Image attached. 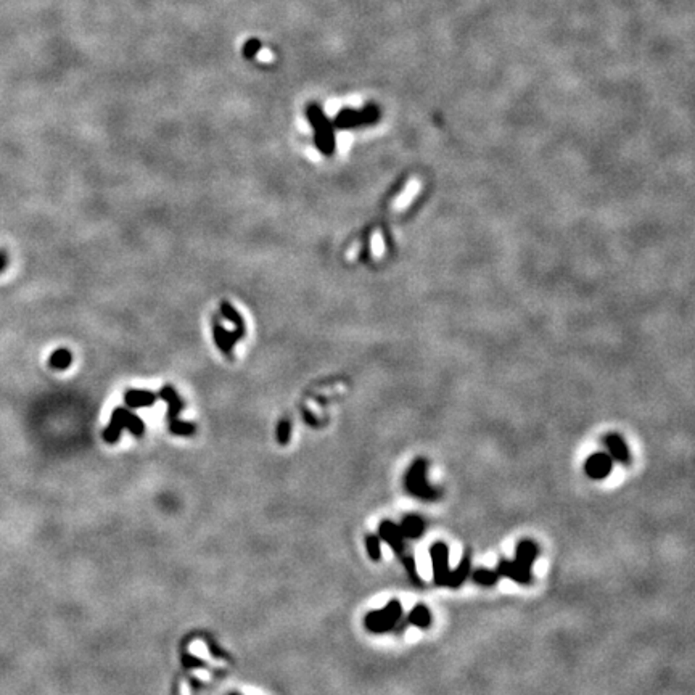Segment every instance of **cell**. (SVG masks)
Returning a JSON list of instances; mask_svg holds the SVG:
<instances>
[{
  "instance_id": "ffe728a7",
  "label": "cell",
  "mask_w": 695,
  "mask_h": 695,
  "mask_svg": "<svg viewBox=\"0 0 695 695\" xmlns=\"http://www.w3.org/2000/svg\"><path fill=\"white\" fill-rule=\"evenodd\" d=\"M498 580H499L498 572H491V570H486V568H478L477 572L473 573V581H475L477 584L484 586V587L494 586L496 583H498Z\"/></svg>"
},
{
  "instance_id": "603a6c76",
  "label": "cell",
  "mask_w": 695,
  "mask_h": 695,
  "mask_svg": "<svg viewBox=\"0 0 695 695\" xmlns=\"http://www.w3.org/2000/svg\"><path fill=\"white\" fill-rule=\"evenodd\" d=\"M182 665H184L185 668H197V666H203L204 664L202 660L195 659V657L190 655V654H184V657H182Z\"/></svg>"
},
{
  "instance_id": "cb8c5ba5",
  "label": "cell",
  "mask_w": 695,
  "mask_h": 695,
  "mask_svg": "<svg viewBox=\"0 0 695 695\" xmlns=\"http://www.w3.org/2000/svg\"><path fill=\"white\" fill-rule=\"evenodd\" d=\"M258 60L260 62H272L274 55L269 50H261L260 53H258Z\"/></svg>"
},
{
  "instance_id": "d6986e66",
  "label": "cell",
  "mask_w": 695,
  "mask_h": 695,
  "mask_svg": "<svg viewBox=\"0 0 695 695\" xmlns=\"http://www.w3.org/2000/svg\"><path fill=\"white\" fill-rule=\"evenodd\" d=\"M409 622L417 628H428L430 624H432V613H430L427 607L419 603V605L414 607L411 613H409Z\"/></svg>"
},
{
  "instance_id": "6da1fadb",
  "label": "cell",
  "mask_w": 695,
  "mask_h": 695,
  "mask_svg": "<svg viewBox=\"0 0 695 695\" xmlns=\"http://www.w3.org/2000/svg\"><path fill=\"white\" fill-rule=\"evenodd\" d=\"M306 115H308V121L311 122V126L314 127V140L317 150L325 156L333 155L337 148L333 124L328 121L325 113L317 105H311L308 111H306Z\"/></svg>"
},
{
  "instance_id": "2e32d148",
  "label": "cell",
  "mask_w": 695,
  "mask_h": 695,
  "mask_svg": "<svg viewBox=\"0 0 695 695\" xmlns=\"http://www.w3.org/2000/svg\"><path fill=\"white\" fill-rule=\"evenodd\" d=\"M220 312H223V316L225 317V319L235 325V332L240 333L241 337H245V333H246L245 322H244V319H241V316L239 314V311H237L234 306L229 303V301H223V303H220Z\"/></svg>"
},
{
  "instance_id": "d4e9b609",
  "label": "cell",
  "mask_w": 695,
  "mask_h": 695,
  "mask_svg": "<svg viewBox=\"0 0 695 695\" xmlns=\"http://www.w3.org/2000/svg\"><path fill=\"white\" fill-rule=\"evenodd\" d=\"M8 266V256L3 251H0V272H3Z\"/></svg>"
},
{
  "instance_id": "7c38bea8",
  "label": "cell",
  "mask_w": 695,
  "mask_h": 695,
  "mask_svg": "<svg viewBox=\"0 0 695 695\" xmlns=\"http://www.w3.org/2000/svg\"><path fill=\"white\" fill-rule=\"evenodd\" d=\"M498 575L507 576L512 581L519 584H530L531 583V572L520 568L514 560H503L498 567Z\"/></svg>"
},
{
  "instance_id": "ac0fdd59",
  "label": "cell",
  "mask_w": 695,
  "mask_h": 695,
  "mask_svg": "<svg viewBox=\"0 0 695 695\" xmlns=\"http://www.w3.org/2000/svg\"><path fill=\"white\" fill-rule=\"evenodd\" d=\"M73 363V354L66 348L55 349L48 358V365L55 370H66Z\"/></svg>"
},
{
  "instance_id": "4fadbf2b",
  "label": "cell",
  "mask_w": 695,
  "mask_h": 695,
  "mask_svg": "<svg viewBox=\"0 0 695 695\" xmlns=\"http://www.w3.org/2000/svg\"><path fill=\"white\" fill-rule=\"evenodd\" d=\"M603 444H605L607 449L610 451L613 459H617L618 462H622V463H628L629 461H631L628 446L619 435H615V433L607 435L605 438H603Z\"/></svg>"
},
{
  "instance_id": "5b68a950",
  "label": "cell",
  "mask_w": 695,
  "mask_h": 695,
  "mask_svg": "<svg viewBox=\"0 0 695 695\" xmlns=\"http://www.w3.org/2000/svg\"><path fill=\"white\" fill-rule=\"evenodd\" d=\"M401 613H402L401 602L391 601L386 607L381 608V610L369 612L367 615H365L364 624L370 633L384 634L391 631V629L396 626V623L400 622L401 618Z\"/></svg>"
},
{
  "instance_id": "7a4b0ae2",
  "label": "cell",
  "mask_w": 695,
  "mask_h": 695,
  "mask_svg": "<svg viewBox=\"0 0 695 695\" xmlns=\"http://www.w3.org/2000/svg\"><path fill=\"white\" fill-rule=\"evenodd\" d=\"M124 428H127L134 436H142L145 432V423L142 419L136 416V414L129 412L127 409L124 407H118L113 411L110 425L105 428V432L101 433V436H104L106 443L115 444L120 441V436Z\"/></svg>"
},
{
  "instance_id": "30bf717a",
  "label": "cell",
  "mask_w": 695,
  "mask_h": 695,
  "mask_svg": "<svg viewBox=\"0 0 695 695\" xmlns=\"http://www.w3.org/2000/svg\"><path fill=\"white\" fill-rule=\"evenodd\" d=\"M213 337H214V342H216V346L225 356H229V358L234 356V346L237 344V342L244 338L240 335V333H237L235 330L234 332L225 330V328L223 325H219L218 322H214L213 324Z\"/></svg>"
},
{
  "instance_id": "8992f818",
  "label": "cell",
  "mask_w": 695,
  "mask_h": 695,
  "mask_svg": "<svg viewBox=\"0 0 695 695\" xmlns=\"http://www.w3.org/2000/svg\"><path fill=\"white\" fill-rule=\"evenodd\" d=\"M380 121V110L374 104H369L363 110L344 108L335 116L333 127L337 129H353L359 126H370Z\"/></svg>"
},
{
  "instance_id": "e0dca14e",
  "label": "cell",
  "mask_w": 695,
  "mask_h": 695,
  "mask_svg": "<svg viewBox=\"0 0 695 695\" xmlns=\"http://www.w3.org/2000/svg\"><path fill=\"white\" fill-rule=\"evenodd\" d=\"M468 573H470V557L465 556L459 563V567L451 570L449 580H448V587H459L463 584V581L467 580Z\"/></svg>"
},
{
  "instance_id": "277c9868",
  "label": "cell",
  "mask_w": 695,
  "mask_h": 695,
  "mask_svg": "<svg viewBox=\"0 0 695 695\" xmlns=\"http://www.w3.org/2000/svg\"><path fill=\"white\" fill-rule=\"evenodd\" d=\"M160 398L168 404V422H169V432L172 435L190 436L197 432L195 423L182 422V420H179V414L182 409H184V402L181 401V398L176 393L174 388L171 385L163 386L160 391Z\"/></svg>"
},
{
  "instance_id": "52a82bcc",
  "label": "cell",
  "mask_w": 695,
  "mask_h": 695,
  "mask_svg": "<svg viewBox=\"0 0 695 695\" xmlns=\"http://www.w3.org/2000/svg\"><path fill=\"white\" fill-rule=\"evenodd\" d=\"M433 567V580L438 586H446L449 580V549L444 542H436L430 549Z\"/></svg>"
},
{
  "instance_id": "8fae6325",
  "label": "cell",
  "mask_w": 695,
  "mask_h": 695,
  "mask_svg": "<svg viewBox=\"0 0 695 695\" xmlns=\"http://www.w3.org/2000/svg\"><path fill=\"white\" fill-rule=\"evenodd\" d=\"M536 557H538V546L531 540H524L517 544L514 562L519 565L520 568L526 570V572H531V567L533 563H535Z\"/></svg>"
},
{
  "instance_id": "5bb4252c",
  "label": "cell",
  "mask_w": 695,
  "mask_h": 695,
  "mask_svg": "<svg viewBox=\"0 0 695 695\" xmlns=\"http://www.w3.org/2000/svg\"><path fill=\"white\" fill-rule=\"evenodd\" d=\"M124 401L131 409H139V407H150L158 401V396L152 391L147 390H129L124 395Z\"/></svg>"
},
{
  "instance_id": "44dd1931",
  "label": "cell",
  "mask_w": 695,
  "mask_h": 695,
  "mask_svg": "<svg viewBox=\"0 0 695 695\" xmlns=\"http://www.w3.org/2000/svg\"><path fill=\"white\" fill-rule=\"evenodd\" d=\"M365 547H367V554L372 560H380L381 551H380V538H377L374 535H369L365 538Z\"/></svg>"
},
{
  "instance_id": "3957f363",
  "label": "cell",
  "mask_w": 695,
  "mask_h": 695,
  "mask_svg": "<svg viewBox=\"0 0 695 695\" xmlns=\"http://www.w3.org/2000/svg\"><path fill=\"white\" fill-rule=\"evenodd\" d=\"M427 467L428 463L425 459L414 461V463L409 467V470L406 473V482L404 483H406V489L409 491V494H412L414 498L423 500H435L440 498V491L428 483Z\"/></svg>"
},
{
  "instance_id": "484cf974",
  "label": "cell",
  "mask_w": 695,
  "mask_h": 695,
  "mask_svg": "<svg viewBox=\"0 0 695 695\" xmlns=\"http://www.w3.org/2000/svg\"><path fill=\"white\" fill-rule=\"evenodd\" d=\"M229 695H240V694H239V692H230Z\"/></svg>"
},
{
  "instance_id": "7402d4cb",
  "label": "cell",
  "mask_w": 695,
  "mask_h": 695,
  "mask_svg": "<svg viewBox=\"0 0 695 695\" xmlns=\"http://www.w3.org/2000/svg\"><path fill=\"white\" fill-rule=\"evenodd\" d=\"M290 432H292V425H290V420L287 419H282L279 422V427H277V441H279V444H288V441H290Z\"/></svg>"
},
{
  "instance_id": "9a60e30c",
  "label": "cell",
  "mask_w": 695,
  "mask_h": 695,
  "mask_svg": "<svg viewBox=\"0 0 695 695\" xmlns=\"http://www.w3.org/2000/svg\"><path fill=\"white\" fill-rule=\"evenodd\" d=\"M400 531L404 536V540H417L423 535L425 524L419 515H407L400 525Z\"/></svg>"
},
{
  "instance_id": "ba28073f",
  "label": "cell",
  "mask_w": 695,
  "mask_h": 695,
  "mask_svg": "<svg viewBox=\"0 0 695 695\" xmlns=\"http://www.w3.org/2000/svg\"><path fill=\"white\" fill-rule=\"evenodd\" d=\"M380 540L385 541L388 546L393 549V552L396 554L398 559H402L407 556L406 552V542H404V536L401 535L400 526L396 524H393L391 520H385L380 524Z\"/></svg>"
},
{
  "instance_id": "9c48e42d",
  "label": "cell",
  "mask_w": 695,
  "mask_h": 695,
  "mask_svg": "<svg viewBox=\"0 0 695 695\" xmlns=\"http://www.w3.org/2000/svg\"><path fill=\"white\" fill-rule=\"evenodd\" d=\"M613 463L610 456H607L605 452H596V454L587 457L584 463V472L592 479H603L610 475Z\"/></svg>"
}]
</instances>
